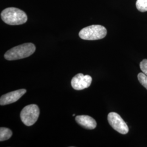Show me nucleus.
<instances>
[{
    "label": "nucleus",
    "instance_id": "1",
    "mask_svg": "<svg viewBox=\"0 0 147 147\" xmlns=\"http://www.w3.org/2000/svg\"><path fill=\"white\" fill-rule=\"evenodd\" d=\"M1 17L5 24L10 25H19L26 22V14L20 9L9 7L5 8L1 13Z\"/></svg>",
    "mask_w": 147,
    "mask_h": 147
},
{
    "label": "nucleus",
    "instance_id": "12",
    "mask_svg": "<svg viewBox=\"0 0 147 147\" xmlns=\"http://www.w3.org/2000/svg\"><path fill=\"white\" fill-rule=\"evenodd\" d=\"M140 68L142 73L147 76V59H144L140 63Z\"/></svg>",
    "mask_w": 147,
    "mask_h": 147
},
{
    "label": "nucleus",
    "instance_id": "10",
    "mask_svg": "<svg viewBox=\"0 0 147 147\" xmlns=\"http://www.w3.org/2000/svg\"><path fill=\"white\" fill-rule=\"evenodd\" d=\"M137 9L141 12H146L147 11V0H137Z\"/></svg>",
    "mask_w": 147,
    "mask_h": 147
},
{
    "label": "nucleus",
    "instance_id": "13",
    "mask_svg": "<svg viewBox=\"0 0 147 147\" xmlns=\"http://www.w3.org/2000/svg\"><path fill=\"white\" fill-rule=\"evenodd\" d=\"M75 116V114H73V116H74V117Z\"/></svg>",
    "mask_w": 147,
    "mask_h": 147
},
{
    "label": "nucleus",
    "instance_id": "3",
    "mask_svg": "<svg viewBox=\"0 0 147 147\" xmlns=\"http://www.w3.org/2000/svg\"><path fill=\"white\" fill-rule=\"evenodd\" d=\"M107 30L105 27L94 25L84 27L79 32V37L87 40H95L105 38Z\"/></svg>",
    "mask_w": 147,
    "mask_h": 147
},
{
    "label": "nucleus",
    "instance_id": "2",
    "mask_svg": "<svg viewBox=\"0 0 147 147\" xmlns=\"http://www.w3.org/2000/svg\"><path fill=\"white\" fill-rule=\"evenodd\" d=\"M36 51V47L32 43H25L13 47L5 53L4 57L8 61H14L26 58Z\"/></svg>",
    "mask_w": 147,
    "mask_h": 147
},
{
    "label": "nucleus",
    "instance_id": "11",
    "mask_svg": "<svg viewBox=\"0 0 147 147\" xmlns=\"http://www.w3.org/2000/svg\"><path fill=\"white\" fill-rule=\"evenodd\" d=\"M139 82L142 86L147 89V76L143 73H140L137 75Z\"/></svg>",
    "mask_w": 147,
    "mask_h": 147
},
{
    "label": "nucleus",
    "instance_id": "7",
    "mask_svg": "<svg viewBox=\"0 0 147 147\" xmlns=\"http://www.w3.org/2000/svg\"><path fill=\"white\" fill-rule=\"evenodd\" d=\"M26 93L25 89H19L8 93L1 96L0 98V105L2 106L11 104L17 101Z\"/></svg>",
    "mask_w": 147,
    "mask_h": 147
},
{
    "label": "nucleus",
    "instance_id": "8",
    "mask_svg": "<svg viewBox=\"0 0 147 147\" xmlns=\"http://www.w3.org/2000/svg\"><path fill=\"white\" fill-rule=\"evenodd\" d=\"M75 120L84 129L92 130L96 126V122L92 117L86 115L78 116L76 117Z\"/></svg>",
    "mask_w": 147,
    "mask_h": 147
},
{
    "label": "nucleus",
    "instance_id": "4",
    "mask_svg": "<svg viewBox=\"0 0 147 147\" xmlns=\"http://www.w3.org/2000/svg\"><path fill=\"white\" fill-rule=\"evenodd\" d=\"M39 113V109L37 105H27L21 111L20 113L21 121L26 126H31L37 121Z\"/></svg>",
    "mask_w": 147,
    "mask_h": 147
},
{
    "label": "nucleus",
    "instance_id": "9",
    "mask_svg": "<svg viewBox=\"0 0 147 147\" xmlns=\"http://www.w3.org/2000/svg\"><path fill=\"white\" fill-rule=\"evenodd\" d=\"M12 136V131L8 128H0V141H4L9 140Z\"/></svg>",
    "mask_w": 147,
    "mask_h": 147
},
{
    "label": "nucleus",
    "instance_id": "6",
    "mask_svg": "<svg viewBox=\"0 0 147 147\" xmlns=\"http://www.w3.org/2000/svg\"><path fill=\"white\" fill-rule=\"evenodd\" d=\"M92 81V78L90 76L80 73L76 74L72 79L71 84L74 89L79 90L89 87Z\"/></svg>",
    "mask_w": 147,
    "mask_h": 147
},
{
    "label": "nucleus",
    "instance_id": "5",
    "mask_svg": "<svg viewBox=\"0 0 147 147\" xmlns=\"http://www.w3.org/2000/svg\"><path fill=\"white\" fill-rule=\"evenodd\" d=\"M109 124L116 131L125 135L129 132V127L122 118L116 112H110L107 116Z\"/></svg>",
    "mask_w": 147,
    "mask_h": 147
}]
</instances>
